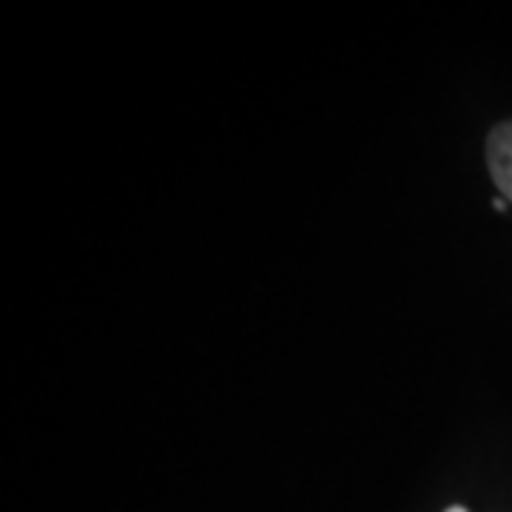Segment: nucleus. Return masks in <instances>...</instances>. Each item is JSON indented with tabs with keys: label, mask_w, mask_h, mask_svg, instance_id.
I'll return each instance as SVG.
<instances>
[{
	"label": "nucleus",
	"mask_w": 512,
	"mask_h": 512,
	"mask_svg": "<svg viewBox=\"0 0 512 512\" xmlns=\"http://www.w3.org/2000/svg\"><path fill=\"white\" fill-rule=\"evenodd\" d=\"M487 165L504 200L512 202V120L501 123L487 140Z\"/></svg>",
	"instance_id": "obj_1"
},
{
	"label": "nucleus",
	"mask_w": 512,
	"mask_h": 512,
	"mask_svg": "<svg viewBox=\"0 0 512 512\" xmlns=\"http://www.w3.org/2000/svg\"><path fill=\"white\" fill-rule=\"evenodd\" d=\"M493 205H495V211H507V205H510V202L504 200V197H495Z\"/></svg>",
	"instance_id": "obj_2"
},
{
	"label": "nucleus",
	"mask_w": 512,
	"mask_h": 512,
	"mask_svg": "<svg viewBox=\"0 0 512 512\" xmlns=\"http://www.w3.org/2000/svg\"><path fill=\"white\" fill-rule=\"evenodd\" d=\"M444 512H467V507H450V510H444Z\"/></svg>",
	"instance_id": "obj_3"
}]
</instances>
